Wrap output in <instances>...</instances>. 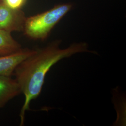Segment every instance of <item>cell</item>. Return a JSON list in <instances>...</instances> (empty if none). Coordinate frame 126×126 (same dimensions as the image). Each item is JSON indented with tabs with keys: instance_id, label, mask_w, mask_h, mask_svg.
<instances>
[{
	"instance_id": "1",
	"label": "cell",
	"mask_w": 126,
	"mask_h": 126,
	"mask_svg": "<svg viewBox=\"0 0 126 126\" xmlns=\"http://www.w3.org/2000/svg\"><path fill=\"white\" fill-rule=\"evenodd\" d=\"M60 42L57 41L36 51L20 63L15 70L14 74L25 97L24 102L20 116V126L24 124L26 111L30 109V104L40 94L45 76L50 68L63 59L75 54L89 52L97 54L88 50L85 43L73 44L65 49L59 48Z\"/></svg>"
},
{
	"instance_id": "2",
	"label": "cell",
	"mask_w": 126,
	"mask_h": 126,
	"mask_svg": "<svg viewBox=\"0 0 126 126\" xmlns=\"http://www.w3.org/2000/svg\"><path fill=\"white\" fill-rule=\"evenodd\" d=\"M70 9V5H63L28 18L25 20L23 29L25 34L32 39L45 40Z\"/></svg>"
},
{
	"instance_id": "3",
	"label": "cell",
	"mask_w": 126,
	"mask_h": 126,
	"mask_svg": "<svg viewBox=\"0 0 126 126\" xmlns=\"http://www.w3.org/2000/svg\"><path fill=\"white\" fill-rule=\"evenodd\" d=\"M35 51L36 50L21 49L12 54L0 56V75L11 76L18 65Z\"/></svg>"
},
{
	"instance_id": "4",
	"label": "cell",
	"mask_w": 126,
	"mask_h": 126,
	"mask_svg": "<svg viewBox=\"0 0 126 126\" xmlns=\"http://www.w3.org/2000/svg\"><path fill=\"white\" fill-rule=\"evenodd\" d=\"M24 22L22 15L4 4H0V30L9 32L20 31L23 29Z\"/></svg>"
},
{
	"instance_id": "5",
	"label": "cell",
	"mask_w": 126,
	"mask_h": 126,
	"mask_svg": "<svg viewBox=\"0 0 126 126\" xmlns=\"http://www.w3.org/2000/svg\"><path fill=\"white\" fill-rule=\"evenodd\" d=\"M21 93L20 86L16 79L11 76L0 75V108Z\"/></svg>"
},
{
	"instance_id": "6",
	"label": "cell",
	"mask_w": 126,
	"mask_h": 126,
	"mask_svg": "<svg viewBox=\"0 0 126 126\" xmlns=\"http://www.w3.org/2000/svg\"><path fill=\"white\" fill-rule=\"evenodd\" d=\"M21 49V45L11 36V32L0 30V56L12 54Z\"/></svg>"
},
{
	"instance_id": "7",
	"label": "cell",
	"mask_w": 126,
	"mask_h": 126,
	"mask_svg": "<svg viewBox=\"0 0 126 126\" xmlns=\"http://www.w3.org/2000/svg\"><path fill=\"white\" fill-rule=\"evenodd\" d=\"M3 4L10 9L16 10L24 4L25 0H3Z\"/></svg>"
}]
</instances>
